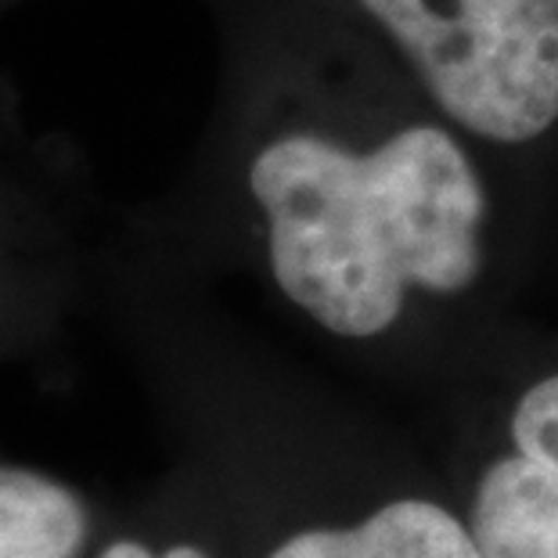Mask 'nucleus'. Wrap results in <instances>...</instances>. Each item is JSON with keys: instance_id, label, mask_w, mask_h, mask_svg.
<instances>
[{"instance_id": "f257e3e1", "label": "nucleus", "mask_w": 558, "mask_h": 558, "mask_svg": "<svg viewBox=\"0 0 558 558\" xmlns=\"http://www.w3.org/2000/svg\"><path fill=\"white\" fill-rule=\"evenodd\" d=\"M223 87L173 234L239 248L325 336L472 311L558 231L331 0H217Z\"/></svg>"}, {"instance_id": "f03ea898", "label": "nucleus", "mask_w": 558, "mask_h": 558, "mask_svg": "<svg viewBox=\"0 0 558 558\" xmlns=\"http://www.w3.org/2000/svg\"><path fill=\"white\" fill-rule=\"evenodd\" d=\"M558 231V0H331Z\"/></svg>"}, {"instance_id": "7ed1b4c3", "label": "nucleus", "mask_w": 558, "mask_h": 558, "mask_svg": "<svg viewBox=\"0 0 558 558\" xmlns=\"http://www.w3.org/2000/svg\"><path fill=\"white\" fill-rule=\"evenodd\" d=\"M501 429L472 497L476 548L483 558H558V364L519 386Z\"/></svg>"}, {"instance_id": "20e7f679", "label": "nucleus", "mask_w": 558, "mask_h": 558, "mask_svg": "<svg viewBox=\"0 0 558 558\" xmlns=\"http://www.w3.org/2000/svg\"><path fill=\"white\" fill-rule=\"evenodd\" d=\"M270 558H483L476 537L425 497L386 501L357 526L303 530Z\"/></svg>"}, {"instance_id": "39448f33", "label": "nucleus", "mask_w": 558, "mask_h": 558, "mask_svg": "<svg viewBox=\"0 0 558 558\" xmlns=\"http://www.w3.org/2000/svg\"><path fill=\"white\" fill-rule=\"evenodd\" d=\"M87 515L69 486L0 465V558H76Z\"/></svg>"}, {"instance_id": "423d86ee", "label": "nucleus", "mask_w": 558, "mask_h": 558, "mask_svg": "<svg viewBox=\"0 0 558 558\" xmlns=\"http://www.w3.org/2000/svg\"><path fill=\"white\" fill-rule=\"evenodd\" d=\"M101 558H151L141 544H134V541H123V544H112L109 551H105Z\"/></svg>"}, {"instance_id": "0eeeda50", "label": "nucleus", "mask_w": 558, "mask_h": 558, "mask_svg": "<svg viewBox=\"0 0 558 558\" xmlns=\"http://www.w3.org/2000/svg\"><path fill=\"white\" fill-rule=\"evenodd\" d=\"M162 558H206V555H202L198 548H187V544H184V548H173V551H166Z\"/></svg>"}]
</instances>
